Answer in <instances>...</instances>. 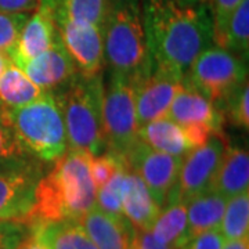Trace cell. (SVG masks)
<instances>
[{
	"instance_id": "1",
	"label": "cell",
	"mask_w": 249,
	"mask_h": 249,
	"mask_svg": "<svg viewBox=\"0 0 249 249\" xmlns=\"http://www.w3.org/2000/svg\"><path fill=\"white\" fill-rule=\"evenodd\" d=\"M142 9L151 67L184 79L196 57L213 45L208 4L142 0Z\"/></svg>"
},
{
	"instance_id": "2",
	"label": "cell",
	"mask_w": 249,
	"mask_h": 249,
	"mask_svg": "<svg viewBox=\"0 0 249 249\" xmlns=\"http://www.w3.org/2000/svg\"><path fill=\"white\" fill-rule=\"evenodd\" d=\"M90 155L67 150L39 178L34 204L22 220L31 227L60 220H79L96 206V190L89 168Z\"/></svg>"
},
{
	"instance_id": "3",
	"label": "cell",
	"mask_w": 249,
	"mask_h": 249,
	"mask_svg": "<svg viewBox=\"0 0 249 249\" xmlns=\"http://www.w3.org/2000/svg\"><path fill=\"white\" fill-rule=\"evenodd\" d=\"M103 86L101 75L94 78L78 75L65 88L53 93L61 109L68 150L86 152L91 157L106 150Z\"/></svg>"
},
{
	"instance_id": "4",
	"label": "cell",
	"mask_w": 249,
	"mask_h": 249,
	"mask_svg": "<svg viewBox=\"0 0 249 249\" xmlns=\"http://www.w3.org/2000/svg\"><path fill=\"white\" fill-rule=\"evenodd\" d=\"M104 57L111 72L132 80L151 68L142 0H111L104 25Z\"/></svg>"
},
{
	"instance_id": "5",
	"label": "cell",
	"mask_w": 249,
	"mask_h": 249,
	"mask_svg": "<svg viewBox=\"0 0 249 249\" xmlns=\"http://www.w3.org/2000/svg\"><path fill=\"white\" fill-rule=\"evenodd\" d=\"M19 140L36 160L53 163L68 150L61 109L50 91L22 107L9 108Z\"/></svg>"
},
{
	"instance_id": "6",
	"label": "cell",
	"mask_w": 249,
	"mask_h": 249,
	"mask_svg": "<svg viewBox=\"0 0 249 249\" xmlns=\"http://www.w3.org/2000/svg\"><path fill=\"white\" fill-rule=\"evenodd\" d=\"M184 80L219 109L234 91L248 82L247 60L212 45L191 64Z\"/></svg>"
},
{
	"instance_id": "7",
	"label": "cell",
	"mask_w": 249,
	"mask_h": 249,
	"mask_svg": "<svg viewBox=\"0 0 249 249\" xmlns=\"http://www.w3.org/2000/svg\"><path fill=\"white\" fill-rule=\"evenodd\" d=\"M103 127L108 151L126 155L139 142L133 82L121 73L111 72L103 86Z\"/></svg>"
},
{
	"instance_id": "8",
	"label": "cell",
	"mask_w": 249,
	"mask_h": 249,
	"mask_svg": "<svg viewBox=\"0 0 249 249\" xmlns=\"http://www.w3.org/2000/svg\"><path fill=\"white\" fill-rule=\"evenodd\" d=\"M227 142L223 136L211 137L204 145L196 147L181 160L178 180L166 204L184 202L212 190Z\"/></svg>"
},
{
	"instance_id": "9",
	"label": "cell",
	"mask_w": 249,
	"mask_h": 249,
	"mask_svg": "<svg viewBox=\"0 0 249 249\" xmlns=\"http://www.w3.org/2000/svg\"><path fill=\"white\" fill-rule=\"evenodd\" d=\"M124 157L127 166L142 178L154 201L162 209L178 180L183 158L152 150L140 140Z\"/></svg>"
},
{
	"instance_id": "10",
	"label": "cell",
	"mask_w": 249,
	"mask_h": 249,
	"mask_svg": "<svg viewBox=\"0 0 249 249\" xmlns=\"http://www.w3.org/2000/svg\"><path fill=\"white\" fill-rule=\"evenodd\" d=\"M62 43L83 78L101 75L104 57V32L94 25L70 18H54Z\"/></svg>"
},
{
	"instance_id": "11",
	"label": "cell",
	"mask_w": 249,
	"mask_h": 249,
	"mask_svg": "<svg viewBox=\"0 0 249 249\" xmlns=\"http://www.w3.org/2000/svg\"><path fill=\"white\" fill-rule=\"evenodd\" d=\"M134 90V104L139 129L151 121L168 115L170 104L184 79L151 67L140 78L132 80Z\"/></svg>"
},
{
	"instance_id": "12",
	"label": "cell",
	"mask_w": 249,
	"mask_h": 249,
	"mask_svg": "<svg viewBox=\"0 0 249 249\" xmlns=\"http://www.w3.org/2000/svg\"><path fill=\"white\" fill-rule=\"evenodd\" d=\"M29 79L43 91H53L65 88L79 73L73 60L57 34L53 45L37 57L18 67Z\"/></svg>"
},
{
	"instance_id": "13",
	"label": "cell",
	"mask_w": 249,
	"mask_h": 249,
	"mask_svg": "<svg viewBox=\"0 0 249 249\" xmlns=\"http://www.w3.org/2000/svg\"><path fill=\"white\" fill-rule=\"evenodd\" d=\"M166 118L181 127L204 126L217 136L223 134L224 119L222 112L198 90L190 86L186 80L183 82V88L178 90L176 97L173 98Z\"/></svg>"
},
{
	"instance_id": "14",
	"label": "cell",
	"mask_w": 249,
	"mask_h": 249,
	"mask_svg": "<svg viewBox=\"0 0 249 249\" xmlns=\"http://www.w3.org/2000/svg\"><path fill=\"white\" fill-rule=\"evenodd\" d=\"M97 249H132L137 230L124 216L109 214L94 206L79 220Z\"/></svg>"
},
{
	"instance_id": "15",
	"label": "cell",
	"mask_w": 249,
	"mask_h": 249,
	"mask_svg": "<svg viewBox=\"0 0 249 249\" xmlns=\"http://www.w3.org/2000/svg\"><path fill=\"white\" fill-rule=\"evenodd\" d=\"M57 34L58 31L52 13L46 6L39 3V7L29 16L18 36L17 45L9 54L13 65L19 67L46 52L53 45Z\"/></svg>"
},
{
	"instance_id": "16",
	"label": "cell",
	"mask_w": 249,
	"mask_h": 249,
	"mask_svg": "<svg viewBox=\"0 0 249 249\" xmlns=\"http://www.w3.org/2000/svg\"><path fill=\"white\" fill-rule=\"evenodd\" d=\"M45 170L0 175V220H24L34 204L35 187Z\"/></svg>"
},
{
	"instance_id": "17",
	"label": "cell",
	"mask_w": 249,
	"mask_h": 249,
	"mask_svg": "<svg viewBox=\"0 0 249 249\" xmlns=\"http://www.w3.org/2000/svg\"><path fill=\"white\" fill-rule=\"evenodd\" d=\"M36 170H45V163L25 148L10 119L9 107L0 103V175Z\"/></svg>"
},
{
	"instance_id": "18",
	"label": "cell",
	"mask_w": 249,
	"mask_h": 249,
	"mask_svg": "<svg viewBox=\"0 0 249 249\" xmlns=\"http://www.w3.org/2000/svg\"><path fill=\"white\" fill-rule=\"evenodd\" d=\"M160 208L142 178L127 166L122 196V214L137 231H148L160 214Z\"/></svg>"
},
{
	"instance_id": "19",
	"label": "cell",
	"mask_w": 249,
	"mask_h": 249,
	"mask_svg": "<svg viewBox=\"0 0 249 249\" xmlns=\"http://www.w3.org/2000/svg\"><path fill=\"white\" fill-rule=\"evenodd\" d=\"M249 188V154L240 145H226L212 190L226 196L242 194Z\"/></svg>"
},
{
	"instance_id": "20",
	"label": "cell",
	"mask_w": 249,
	"mask_h": 249,
	"mask_svg": "<svg viewBox=\"0 0 249 249\" xmlns=\"http://www.w3.org/2000/svg\"><path fill=\"white\" fill-rule=\"evenodd\" d=\"M139 140L152 150L180 158H184L188 152L194 150L183 127L166 116L142 124L139 129Z\"/></svg>"
},
{
	"instance_id": "21",
	"label": "cell",
	"mask_w": 249,
	"mask_h": 249,
	"mask_svg": "<svg viewBox=\"0 0 249 249\" xmlns=\"http://www.w3.org/2000/svg\"><path fill=\"white\" fill-rule=\"evenodd\" d=\"M227 198L209 190L186 202L188 240L201 232L220 227Z\"/></svg>"
},
{
	"instance_id": "22",
	"label": "cell",
	"mask_w": 249,
	"mask_h": 249,
	"mask_svg": "<svg viewBox=\"0 0 249 249\" xmlns=\"http://www.w3.org/2000/svg\"><path fill=\"white\" fill-rule=\"evenodd\" d=\"M31 232L49 249H97L76 220L37 224Z\"/></svg>"
},
{
	"instance_id": "23",
	"label": "cell",
	"mask_w": 249,
	"mask_h": 249,
	"mask_svg": "<svg viewBox=\"0 0 249 249\" xmlns=\"http://www.w3.org/2000/svg\"><path fill=\"white\" fill-rule=\"evenodd\" d=\"M148 231L162 245L172 249L181 248L188 241L186 204L170 202L165 205Z\"/></svg>"
},
{
	"instance_id": "24",
	"label": "cell",
	"mask_w": 249,
	"mask_h": 249,
	"mask_svg": "<svg viewBox=\"0 0 249 249\" xmlns=\"http://www.w3.org/2000/svg\"><path fill=\"white\" fill-rule=\"evenodd\" d=\"M111 0H40L53 18H70L94 25L104 32Z\"/></svg>"
},
{
	"instance_id": "25",
	"label": "cell",
	"mask_w": 249,
	"mask_h": 249,
	"mask_svg": "<svg viewBox=\"0 0 249 249\" xmlns=\"http://www.w3.org/2000/svg\"><path fill=\"white\" fill-rule=\"evenodd\" d=\"M43 93V90L13 64L0 76V103L6 107H22L40 97Z\"/></svg>"
},
{
	"instance_id": "26",
	"label": "cell",
	"mask_w": 249,
	"mask_h": 249,
	"mask_svg": "<svg viewBox=\"0 0 249 249\" xmlns=\"http://www.w3.org/2000/svg\"><path fill=\"white\" fill-rule=\"evenodd\" d=\"M219 230L224 240H240L249 237V193L227 199Z\"/></svg>"
},
{
	"instance_id": "27",
	"label": "cell",
	"mask_w": 249,
	"mask_h": 249,
	"mask_svg": "<svg viewBox=\"0 0 249 249\" xmlns=\"http://www.w3.org/2000/svg\"><path fill=\"white\" fill-rule=\"evenodd\" d=\"M223 49L248 60L249 53V0H242L234 11L226 29Z\"/></svg>"
},
{
	"instance_id": "28",
	"label": "cell",
	"mask_w": 249,
	"mask_h": 249,
	"mask_svg": "<svg viewBox=\"0 0 249 249\" xmlns=\"http://www.w3.org/2000/svg\"><path fill=\"white\" fill-rule=\"evenodd\" d=\"M127 173V163L122 155V160L114 173L104 186L96 190V206L109 214L124 216L122 214V196H124V178Z\"/></svg>"
},
{
	"instance_id": "29",
	"label": "cell",
	"mask_w": 249,
	"mask_h": 249,
	"mask_svg": "<svg viewBox=\"0 0 249 249\" xmlns=\"http://www.w3.org/2000/svg\"><path fill=\"white\" fill-rule=\"evenodd\" d=\"M248 98H249V85L245 82L240 89L234 91L230 97L224 101L219 111L222 112L223 119L229 124L248 130L249 114H248Z\"/></svg>"
},
{
	"instance_id": "30",
	"label": "cell",
	"mask_w": 249,
	"mask_h": 249,
	"mask_svg": "<svg viewBox=\"0 0 249 249\" xmlns=\"http://www.w3.org/2000/svg\"><path fill=\"white\" fill-rule=\"evenodd\" d=\"M242 0H209L208 7L212 18L213 29V45L223 46L226 29L234 11L241 4Z\"/></svg>"
},
{
	"instance_id": "31",
	"label": "cell",
	"mask_w": 249,
	"mask_h": 249,
	"mask_svg": "<svg viewBox=\"0 0 249 249\" xmlns=\"http://www.w3.org/2000/svg\"><path fill=\"white\" fill-rule=\"evenodd\" d=\"M31 13H0V52L10 54Z\"/></svg>"
},
{
	"instance_id": "32",
	"label": "cell",
	"mask_w": 249,
	"mask_h": 249,
	"mask_svg": "<svg viewBox=\"0 0 249 249\" xmlns=\"http://www.w3.org/2000/svg\"><path fill=\"white\" fill-rule=\"evenodd\" d=\"M121 160H122V155L111 151L100 154V155H94V157L90 155V175H91V178H93L97 188L104 186L108 180L114 176Z\"/></svg>"
},
{
	"instance_id": "33",
	"label": "cell",
	"mask_w": 249,
	"mask_h": 249,
	"mask_svg": "<svg viewBox=\"0 0 249 249\" xmlns=\"http://www.w3.org/2000/svg\"><path fill=\"white\" fill-rule=\"evenodd\" d=\"M31 232L22 220H0V249H18Z\"/></svg>"
},
{
	"instance_id": "34",
	"label": "cell",
	"mask_w": 249,
	"mask_h": 249,
	"mask_svg": "<svg viewBox=\"0 0 249 249\" xmlns=\"http://www.w3.org/2000/svg\"><path fill=\"white\" fill-rule=\"evenodd\" d=\"M224 237L219 229L204 231L187 241L180 249H222L224 245Z\"/></svg>"
},
{
	"instance_id": "35",
	"label": "cell",
	"mask_w": 249,
	"mask_h": 249,
	"mask_svg": "<svg viewBox=\"0 0 249 249\" xmlns=\"http://www.w3.org/2000/svg\"><path fill=\"white\" fill-rule=\"evenodd\" d=\"M40 0H0V13H32Z\"/></svg>"
},
{
	"instance_id": "36",
	"label": "cell",
	"mask_w": 249,
	"mask_h": 249,
	"mask_svg": "<svg viewBox=\"0 0 249 249\" xmlns=\"http://www.w3.org/2000/svg\"><path fill=\"white\" fill-rule=\"evenodd\" d=\"M136 245L139 249H172L154 240L150 231H137Z\"/></svg>"
},
{
	"instance_id": "37",
	"label": "cell",
	"mask_w": 249,
	"mask_h": 249,
	"mask_svg": "<svg viewBox=\"0 0 249 249\" xmlns=\"http://www.w3.org/2000/svg\"><path fill=\"white\" fill-rule=\"evenodd\" d=\"M18 249H49L40 240H37L32 232H29L24 242L18 247Z\"/></svg>"
},
{
	"instance_id": "38",
	"label": "cell",
	"mask_w": 249,
	"mask_h": 249,
	"mask_svg": "<svg viewBox=\"0 0 249 249\" xmlns=\"http://www.w3.org/2000/svg\"><path fill=\"white\" fill-rule=\"evenodd\" d=\"M222 249H249V237L240 238V240L226 241Z\"/></svg>"
},
{
	"instance_id": "39",
	"label": "cell",
	"mask_w": 249,
	"mask_h": 249,
	"mask_svg": "<svg viewBox=\"0 0 249 249\" xmlns=\"http://www.w3.org/2000/svg\"><path fill=\"white\" fill-rule=\"evenodd\" d=\"M11 64L13 62H11V58H10L9 54L0 52V76L3 75V72L6 71Z\"/></svg>"
},
{
	"instance_id": "40",
	"label": "cell",
	"mask_w": 249,
	"mask_h": 249,
	"mask_svg": "<svg viewBox=\"0 0 249 249\" xmlns=\"http://www.w3.org/2000/svg\"><path fill=\"white\" fill-rule=\"evenodd\" d=\"M180 4H191V6H196V4H208L209 0H173Z\"/></svg>"
},
{
	"instance_id": "41",
	"label": "cell",
	"mask_w": 249,
	"mask_h": 249,
	"mask_svg": "<svg viewBox=\"0 0 249 249\" xmlns=\"http://www.w3.org/2000/svg\"><path fill=\"white\" fill-rule=\"evenodd\" d=\"M136 237H137V235H136ZM132 249H139V248H137V245H136V241H134V245H133V248H132Z\"/></svg>"
}]
</instances>
